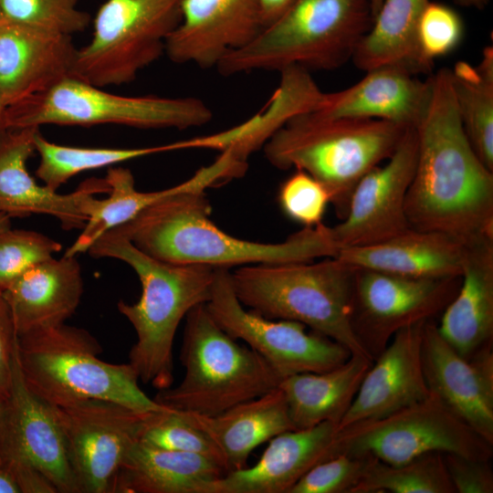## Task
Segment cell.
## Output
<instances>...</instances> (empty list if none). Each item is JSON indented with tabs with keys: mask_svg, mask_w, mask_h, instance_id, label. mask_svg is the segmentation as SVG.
I'll return each mask as SVG.
<instances>
[{
	"mask_svg": "<svg viewBox=\"0 0 493 493\" xmlns=\"http://www.w3.org/2000/svg\"><path fill=\"white\" fill-rule=\"evenodd\" d=\"M339 453L333 423L288 430L269 440L255 465L226 473L205 493H288L311 467Z\"/></svg>",
	"mask_w": 493,
	"mask_h": 493,
	"instance_id": "cell-22",
	"label": "cell"
},
{
	"mask_svg": "<svg viewBox=\"0 0 493 493\" xmlns=\"http://www.w3.org/2000/svg\"><path fill=\"white\" fill-rule=\"evenodd\" d=\"M458 114L466 135L483 163L493 171V47L477 65L457 61L450 69Z\"/></svg>",
	"mask_w": 493,
	"mask_h": 493,
	"instance_id": "cell-32",
	"label": "cell"
},
{
	"mask_svg": "<svg viewBox=\"0 0 493 493\" xmlns=\"http://www.w3.org/2000/svg\"><path fill=\"white\" fill-rule=\"evenodd\" d=\"M460 278H414L357 268L351 323L358 341L374 360L396 332L442 313Z\"/></svg>",
	"mask_w": 493,
	"mask_h": 493,
	"instance_id": "cell-13",
	"label": "cell"
},
{
	"mask_svg": "<svg viewBox=\"0 0 493 493\" xmlns=\"http://www.w3.org/2000/svg\"><path fill=\"white\" fill-rule=\"evenodd\" d=\"M5 403L0 402V449L3 441L4 427H5ZM0 467H1V459H0Z\"/></svg>",
	"mask_w": 493,
	"mask_h": 493,
	"instance_id": "cell-47",
	"label": "cell"
},
{
	"mask_svg": "<svg viewBox=\"0 0 493 493\" xmlns=\"http://www.w3.org/2000/svg\"><path fill=\"white\" fill-rule=\"evenodd\" d=\"M39 163L36 176L57 191L83 172L111 166L136 158L176 151L177 142L141 148H94L60 145L47 140L38 130L34 137Z\"/></svg>",
	"mask_w": 493,
	"mask_h": 493,
	"instance_id": "cell-33",
	"label": "cell"
},
{
	"mask_svg": "<svg viewBox=\"0 0 493 493\" xmlns=\"http://www.w3.org/2000/svg\"><path fill=\"white\" fill-rule=\"evenodd\" d=\"M138 441L157 448L203 455L225 469L222 455L215 442L182 411L166 407L148 412Z\"/></svg>",
	"mask_w": 493,
	"mask_h": 493,
	"instance_id": "cell-35",
	"label": "cell"
},
{
	"mask_svg": "<svg viewBox=\"0 0 493 493\" xmlns=\"http://www.w3.org/2000/svg\"><path fill=\"white\" fill-rule=\"evenodd\" d=\"M0 493H21L13 476L0 467Z\"/></svg>",
	"mask_w": 493,
	"mask_h": 493,
	"instance_id": "cell-44",
	"label": "cell"
},
{
	"mask_svg": "<svg viewBox=\"0 0 493 493\" xmlns=\"http://www.w3.org/2000/svg\"><path fill=\"white\" fill-rule=\"evenodd\" d=\"M5 115L7 130L47 124L185 130L207 124L213 111L194 97L117 95L69 76L47 90L7 107Z\"/></svg>",
	"mask_w": 493,
	"mask_h": 493,
	"instance_id": "cell-9",
	"label": "cell"
},
{
	"mask_svg": "<svg viewBox=\"0 0 493 493\" xmlns=\"http://www.w3.org/2000/svg\"><path fill=\"white\" fill-rule=\"evenodd\" d=\"M455 493L443 454L430 453L401 465L372 458L351 493Z\"/></svg>",
	"mask_w": 493,
	"mask_h": 493,
	"instance_id": "cell-34",
	"label": "cell"
},
{
	"mask_svg": "<svg viewBox=\"0 0 493 493\" xmlns=\"http://www.w3.org/2000/svg\"><path fill=\"white\" fill-rule=\"evenodd\" d=\"M457 5L468 7L484 8L489 0H454Z\"/></svg>",
	"mask_w": 493,
	"mask_h": 493,
	"instance_id": "cell-45",
	"label": "cell"
},
{
	"mask_svg": "<svg viewBox=\"0 0 493 493\" xmlns=\"http://www.w3.org/2000/svg\"><path fill=\"white\" fill-rule=\"evenodd\" d=\"M416 156L417 140L412 127L386 163L374 167L359 181L345 216L341 223L330 226L338 251L373 245L411 227L405 200Z\"/></svg>",
	"mask_w": 493,
	"mask_h": 493,
	"instance_id": "cell-16",
	"label": "cell"
},
{
	"mask_svg": "<svg viewBox=\"0 0 493 493\" xmlns=\"http://www.w3.org/2000/svg\"><path fill=\"white\" fill-rule=\"evenodd\" d=\"M6 107L0 99V135L7 130L6 126Z\"/></svg>",
	"mask_w": 493,
	"mask_h": 493,
	"instance_id": "cell-46",
	"label": "cell"
},
{
	"mask_svg": "<svg viewBox=\"0 0 493 493\" xmlns=\"http://www.w3.org/2000/svg\"><path fill=\"white\" fill-rule=\"evenodd\" d=\"M428 79L427 100L414 126L417 156L405 200L408 223L466 244L493 239V171L463 129L450 68Z\"/></svg>",
	"mask_w": 493,
	"mask_h": 493,
	"instance_id": "cell-1",
	"label": "cell"
},
{
	"mask_svg": "<svg viewBox=\"0 0 493 493\" xmlns=\"http://www.w3.org/2000/svg\"><path fill=\"white\" fill-rule=\"evenodd\" d=\"M206 307L220 328L257 352L281 378L303 372H320L345 362L351 352L341 343L307 331L297 321L265 318L236 298L231 271L215 268Z\"/></svg>",
	"mask_w": 493,
	"mask_h": 493,
	"instance_id": "cell-12",
	"label": "cell"
},
{
	"mask_svg": "<svg viewBox=\"0 0 493 493\" xmlns=\"http://www.w3.org/2000/svg\"><path fill=\"white\" fill-rule=\"evenodd\" d=\"M37 127L9 129L0 135V214L9 217L47 215L58 220L65 230L82 229L86 216L81 202L89 194H108L104 179L91 178L74 192L58 194L39 184L30 174L27 162L36 152Z\"/></svg>",
	"mask_w": 493,
	"mask_h": 493,
	"instance_id": "cell-19",
	"label": "cell"
},
{
	"mask_svg": "<svg viewBox=\"0 0 493 493\" xmlns=\"http://www.w3.org/2000/svg\"><path fill=\"white\" fill-rule=\"evenodd\" d=\"M373 19L369 0H293L278 20L215 68L224 77L293 66L335 69L352 58Z\"/></svg>",
	"mask_w": 493,
	"mask_h": 493,
	"instance_id": "cell-6",
	"label": "cell"
},
{
	"mask_svg": "<svg viewBox=\"0 0 493 493\" xmlns=\"http://www.w3.org/2000/svg\"><path fill=\"white\" fill-rule=\"evenodd\" d=\"M467 244L449 235L410 227L384 241L338 251L356 268L414 278L461 276Z\"/></svg>",
	"mask_w": 493,
	"mask_h": 493,
	"instance_id": "cell-23",
	"label": "cell"
},
{
	"mask_svg": "<svg viewBox=\"0 0 493 493\" xmlns=\"http://www.w3.org/2000/svg\"><path fill=\"white\" fill-rule=\"evenodd\" d=\"M408 129L386 121L309 110L293 116L272 133L264 153L275 168L299 169L321 183L342 219L359 181L395 152Z\"/></svg>",
	"mask_w": 493,
	"mask_h": 493,
	"instance_id": "cell-4",
	"label": "cell"
},
{
	"mask_svg": "<svg viewBox=\"0 0 493 493\" xmlns=\"http://www.w3.org/2000/svg\"><path fill=\"white\" fill-rule=\"evenodd\" d=\"M163 197L116 228L137 248L163 262L229 268L261 263L312 261L335 257L330 226L303 227L283 242L261 243L233 236L211 219L205 189L214 178L201 168Z\"/></svg>",
	"mask_w": 493,
	"mask_h": 493,
	"instance_id": "cell-2",
	"label": "cell"
},
{
	"mask_svg": "<svg viewBox=\"0 0 493 493\" xmlns=\"http://www.w3.org/2000/svg\"><path fill=\"white\" fill-rule=\"evenodd\" d=\"M372 362L364 356L351 354L333 369L283 378L278 387L284 393L295 428H309L324 422L338 426Z\"/></svg>",
	"mask_w": 493,
	"mask_h": 493,
	"instance_id": "cell-29",
	"label": "cell"
},
{
	"mask_svg": "<svg viewBox=\"0 0 493 493\" xmlns=\"http://www.w3.org/2000/svg\"><path fill=\"white\" fill-rule=\"evenodd\" d=\"M5 414L1 467H31L40 472L57 493H79L58 410L26 386L18 363L17 348Z\"/></svg>",
	"mask_w": 493,
	"mask_h": 493,
	"instance_id": "cell-15",
	"label": "cell"
},
{
	"mask_svg": "<svg viewBox=\"0 0 493 493\" xmlns=\"http://www.w3.org/2000/svg\"><path fill=\"white\" fill-rule=\"evenodd\" d=\"M61 248L59 242L37 231L9 228L0 232V292Z\"/></svg>",
	"mask_w": 493,
	"mask_h": 493,
	"instance_id": "cell-37",
	"label": "cell"
},
{
	"mask_svg": "<svg viewBox=\"0 0 493 493\" xmlns=\"http://www.w3.org/2000/svg\"><path fill=\"white\" fill-rule=\"evenodd\" d=\"M18 335L10 308L0 292V402L10 396Z\"/></svg>",
	"mask_w": 493,
	"mask_h": 493,
	"instance_id": "cell-42",
	"label": "cell"
},
{
	"mask_svg": "<svg viewBox=\"0 0 493 493\" xmlns=\"http://www.w3.org/2000/svg\"><path fill=\"white\" fill-rule=\"evenodd\" d=\"M83 292L77 256L63 255L31 267L2 293L19 337L64 324L77 310Z\"/></svg>",
	"mask_w": 493,
	"mask_h": 493,
	"instance_id": "cell-24",
	"label": "cell"
},
{
	"mask_svg": "<svg viewBox=\"0 0 493 493\" xmlns=\"http://www.w3.org/2000/svg\"><path fill=\"white\" fill-rule=\"evenodd\" d=\"M11 228V217L5 214H0V232Z\"/></svg>",
	"mask_w": 493,
	"mask_h": 493,
	"instance_id": "cell-48",
	"label": "cell"
},
{
	"mask_svg": "<svg viewBox=\"0 0 493 493\" xmlns=\"http://www.w3.org/2000/svg\"><path fill=\"white\" fill-rule=\"evenodd\" d=\"M101 352L100 342L88 330L66 323L24 334L17 341L26 386L55 406L105 400L142 412L166 408L142 390L129 362H104L99 357Z\"/></svg>",
	"mask_w": 493,
	"mask_h": 493,
	"instance_id": "cell-7",
	"label": "cell"
},
{
	"mask_svg": "<svg viewBox=\"0 0 493 493\" xmlns=\"http://www.w3.org/2000/svg\"><path fill=\"white\" fill-rule=\"evenodd\" d=\"M459 15L447 5L428 2L419 20L417 43L422 57L434 65L436 58L455 49L463 36Z\"/></svg>",
	"mask_w": 493,
	"mask_h": 493,
	"instance_id": "cell-40",
	"label": "cell"
},
{
	"mask_svg": "<svg viewBox=\"0 0 493 493\" xmlns=\"http://www.w3.org/2000/svg\"><path fill=\"white\" fill-rule=\"evenodd\" d=\"M2 17L1 11H0V18Z\"/></svg>",
	"mask_w": 493,
	"mask_h": 493,
	"instance_id": "cell-50",
	"label": "cell"
},
{
	"mask_svg": "<svg viewBox=\"0 0 493 493\" xmlns=\"http://www.w3.org/2000/svg\"><path fill=\"white\" fill-rule=\"evenodd\" d=\"M183 0H106L89 44L77 49L70 76L94 86H119L165 52L182 20Z\"/></svg>",
	"mask_w": 493,
	"mask_h": 493,
	"instance_id": "cell-10",
	"label": "cell"
},
{
	"mask_svg": "<svg viewBox=\"0 0 493 493\" xmlns=\"http://www.w3.org/2000/svg\"><path fill=\"white\" fill-rule=\"evenodd\" d=\"M426 322L407 327L393 335L363 376L338 430L382 418L429 396L422 362Z\"/></svg>",
	"mask_w": 493,
	"mask_h": 493,
	"instance_id": "cell-20",
	"label": "cell"
},
{
	"mask_svg": "<svg viewBox=\"0 0 493 493\" xmlns=\"http://www.w3.org/2000/svg\"><path fill=\"white\" fill-rule=\"evenodd\" d=\"M429 0H383L370 30L357 45L351 59L365 72L382 66H398L414 75L428 74L434 65L422 57L417 28Z\"/></svg>",
	"mask_w": 493,
	"mask_h": 493,
	"instance_id": "cell-30",
	"label": "cell"
},
{
	"mask_svg": "<svg viewBox=\"0 0 493 493\" xmlns=\"http://www.w3.org/2000/svg\"><path fill=\"white\" fill-rule=\"evenodd\" d=\"M429 79L398 66L366 71L354 85L325 93L316 112L329 117L372 119L414 127L427 100Z\"/></svg>",
	"mask_w": 493,
	"mask_h": 493,
	"instance_id": "cell-25",
	"label": "cell"
},
{
	"mask_svg": "<svg viewBox=\"0 0 493 493\" xmlns=\"http://www.w3.org/2000/svg\"><path fill=\"white\" fill-rule=\"evenodd\" d=\"M180 361L183 380L158 391L153 399L165 407L204 416L261 396L281 381L257 352L220 328L206 303L185 317Z\"/></svg>",
	"mask_w": 493,
	"mask_h": 493,
	"instance_id": "cell-8",
	"label": "cell"
},
{
	"mask_svg": "<svg viewBox=\"0 0 493 493\" xmlns=\"http://www.w3.org/2000/svg\"><path fill=\"white\" fill-rule=\"evenodd\" d=\"M422 362L429 392L493 445L492 346L465 358L430 320L424 327Z\"/></svg>",
	"mask_w": 493,
	"mask_h": 493,
	"instance_id": "cell-17",
	"label": "cell"
},
{
	"mask_svg": "<svg viewBox=\"0 0 493 493\" xmlns=\"http://www.w3.org/2000/svg\"><path fill=\"white\" fill-rule=\"evenodd\" d=\"M79 493H111L148 412L105 400L58 407ZM151 412V411H150Z\"/></svg>",
	"mask_w": 493,
	"mask_h": 493,
	"instance_id": "cell-14",
	"label": "cell"
},
{
	"mask_svg": "<svg viewBox=\"0 0 493 493\" xmlns=\"http://www.w3.org/2000/svg\"><path fill=\"white\" fill-rule=\"evenodd\" d=\"M184 413L215 442L226 473L245 467L251 452L263 443L296 429L279 387L215 416Z\"/></svg>",
	"mask_w": 493,
	"mask_h": 493,
	"instance_id": "cell-27",
	"label": "cell"
},
{
	"mask_svg": "<svg viewBox=\"0 0 493 493\" xmlns=\"http://www.w3.org/2000/svg\"><path fill=\"white\" fill-rule=\"evenodd\" d=\"M87 253L95 258L121 260L137 274L142 286L140 299L135 303L120 300L117 304L136 333L129 363L143 383L159 391L171 387L178 326L192 309L209 300L215 268L161 261L137 248L115 229L100 236Z\"/></svg>",
	"mask_w": 493,
	"mask_h": 493,
	"instance_id": "cell-3",
	"label": "cell"
},
{
	"mask_svg": "<svg viewBox=\"0 0 493 493\" xmlns=\"http://www.w3.org/2000/svg\"><path fill=\"white\" fill-rule=\"evenodd\" d=\"M293 0H257L264 27L278 20Z\"/></svg>",
	"mask_w": 493,
	"mask_h": 493,
	"instance_id": "cell-43",
	"label": "cell"
},
{
	"mask_svg": "<svg viewBox=\"0 0 493 493\" xmlns=\"http://www.w3.org/2000/svg\"><path fill=\"white\" fill-rule=\"evenodd\" d=\"M370 2V5H371V7H372V13H373V16L375 17L382 3H383V0H369Z\"/></svg>",
	"mask_w": 493,
	"mask_h": 493,
	"instance_id": "cell-49",
	"label": "cell"
},
{
	"mask_svg": "<svg viewBox=\"0 0 493 493\" xmlns=\"http://www.w3.org/2000/svg\"><path fill=\"white\" fill-rule=\"evenodd\" d=\"M225 474L220 464L205 456L137 441L124 457L111 493H205Z\"/></svg>",
	"mask_w": 493,
	"mask_h": 493,
	"instance_id": "cell-28",
	"label": "cell"
},
{
	"mask_svg": "<svg viewBox=\"0 0 493 493\" xmlns=\"http://www.w3.org/2000/svg\"><path fill=\"white\" fill-rule=\"evenodd\" d=\"M278 203L284 214L304 227H315L330 204L326 187L306 172L295 169L280 185Z\"/></svg>",
	"mask_w": 493,
	"mask_h": 493,
	"instance_id": "cell-39",
	"label": "cell"
},
{
	"mask_svg": "<svg viewBox=\"0 0 493 493\" xmlns=\"http://www.w3.org/2000/svg\"><path fill=\"white\" fill-rule=\"evenodd\" d=\"M436 324L456 351L470 358L493 339V239L467 244L458 290Z\"/></svg>",
	"mask_w": 493,
	"mask_h": 493,
	"instance_id": "cell-26",
	"label": "cell"
},
{
	"mask_svg": "<svg viewBox=\"0 0 493 493\" xmlns=\"http://www.w3.org/2000/svg\"><path fill=\"white\" fill-rule=\"evenodd\" d=\"M357 268L335 257L320 261L261 263L231 272L235 294L248 309L271 320L300 322L373 359L358 341L351 323Z\"/></svg>",
	"mask_w": 493,
	"mask_h": 493,
	"instance_id": "cell-5",
	"label": "cell"
},
{
	"mask_svg": "<svg viewBox=\"0 0 493 493\" xmlns=\"http://www.w3.org/2000/svg\"><path fill=\"white\" fill-rule=\"evenodd\" d=\"M181 10L164 52L176 64L215 68L264 28L257 0H183Z\"/></svg>",
	"mask_w": 493,
	"mask_h": 493,
	"instance_id": "cell-18",
	"label": "cell"
},
{
	"mask_svg": "<svg viewBox=\"0 0 493 493\" xmlns=\"http://www.w3.org/2000/svg\"><path fill=\"white\" fill-rule=\"evenodd\" d=\"M71 36L0 18V99L7 108L70 76Z\"/></svg>",
	"mask_w": 493,
	"mask_h": 493,
	"instance_id": "cell-21",
	"label": "cell"
},
{
	"mask_svg": "<svg viewBox=\"0 0 493 493\" xmlns=\"http://www.w3.org/2000/svg\"><path fill=\"white\" fill-rule=\"evenodd\" d=\"M372 458L339 453L311 467L288 493H351Z\"/></svg>",
	"mask_w": 493,
	"mask_h": 493,
	"instance_id": "cell-38",
	"label": "cell"
},
{
	"mask_svg": "<svg viewBox=\"0 0 493 493\" xmlns=\"http://www.w3.org/2000/svg\"><path fill=\"white\" fill-rule=\"evenodd\" d=\"M105 180L110 187L106 198H97L95 194H89L82 199L81 209L87 220L81 233L64 255L87 253L105 233L131 221L140 212L177 192L183 185L181 183L160 191L140 192L135 188L131 172L122 167L110 168Z\"/></svg>",
	"mask_w": 493,
	"mask_h": 493,
	"instance_id": "cell-31",
	"label": "cell"
},
{
	"mask_svg": "<svg viewBox=\"0 0 493 493\" xmlns=\"http://www.w3.org/2000/svg\"><path fill=\"white\" fill-rule=\"evenodd\" d=\"M455 493H492L493 471L490 460L468 458L456 454H443Z\"/></svg>",
	"mask_w": 493,
	"mask_h": 493,
	"instance_id": "cell-41",
	"label": "cell"
},
{
	"mask_svg": "<svg viewBox=\"0 0 493 493\" xmlns=\"http://www.w3.org/2000/svg\"><path fill=\"white\" fill-rule=\"evenodd\" d=\"M340 453L401 465L430 453L490 460L493 445L430 393L425 399L382 418L338 430Z\"/></svg>",
	"mask_w": 493,
	"mask_h": 493,
	"instance_id": "cell-11",
	"label": "cell"
},
{
	"mask_svg": "<svg viewBox=\"0 0 493 493\" xmlns=\"http://www.w3.org/2000/svg\"><path fill=\"white\" fill-rule=\"evenodd\" d=\"M0 11L7 20L68 36L90 23L78 0H0Z\"/></svg>",
	"mask_w": 493,
	"mask_h": 493,
	"instance_id": "cell-36",
	"label": "cell"
}]
</instances>
